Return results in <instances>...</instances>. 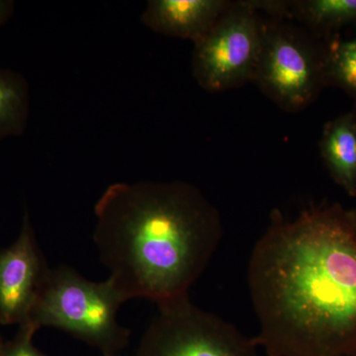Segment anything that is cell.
Instances as JSON below:
<instances>
[{"instance_id":"obj_1","label":"cell","mask_w":356,"mask_h":356,"mask_svg":"<svg viewBox=\"0 0 356 356\" xmlns=\"http://www.w3.org/2000/svg\"><path fill=\"white\" fill-rule=\"evenodd\" d=\"M248 285L267 356H356V229L350 210L322 204L288 219L273 211Z\"/></svg>"},{"instance_id":"obj_2","label":"cell","mask_w":356,"mask_h":356,"mask_svg":"<svg viewBox=\"0 0 356 356\" xmlns=\"http://www.w3.org/2000/svg\"><path fill=\"white\" fill-rule=\"evenodd\" d=\"M93 240L126 301L189 297L222 238L219 211L195 185L116 182L95 208Z\"/></svg>"},{"instance_id":"obj_3","label":"cell","mask_w":356,"mask_h":356,"mask_svg":"<svg viewBox=\"0 0 356 356\" xmlns=\"http://www.w3.org/2000/svg\"><path fill=\"white\" fill-rule=\"evenodd\" d=\"M126 299L110 280H86L69 266L49 270L27 322L36 331L56 327L98 348L104 356L118 355L130 331L117 318Z\"/></svg>"},{"instance_id":"obj_4","label":"cell","mask_w":356,"mask_h":356,"mask_svg":"<svg viewBox=\"0 0 356 356\" xmlns=\"http://www.w3.org/2000/svg\"><path fill=\"white\" fill-rule=\"evenodd\" d=\"M252 83L284 111L306 109L325 86L324 43L284 19L264 21V44Z\"/></svg>"},{"instance_id":"obj_5","label":"cell","mask_w":356,"mask_h":356,"mask_svg":"<svg viewBox=\"0 0 356 356\" xmlns=\"http://www.w3.org/2000/svg\"><path fill=\"white\" fill-rule=\"evenodd\" d=\"M264 38V20L252 0L232 1L210 31L194 44V79L213 93L252 83Z\"/></svg>"},{"instance_id":"obj_6","label":"cell","mask_w":356,"mask_h":356,"mask_svg":"<svg viewBox=\"0 0 356 356\" xmlns=\"http://www.w3.org/2000/svg\"><path fill=\"white\" fill-rule=\"evenodd\" d=\"M158 310L135 356H257L254 337L196 306L189 297Z\"/></svg>"},{"instance_id":"obj_7","label":"cell","mask_w":356,"mask_h":356,"mask_svg":"<svg viewBox=\"0 0 356 356\" xmlns=\"http://www.w3.org/2000/svg\"><path fill=\"white\" fill-rule=\"evenodd\" d=\"M49 270L26 209L19 236L0 250V324L27 322Z\"/></svg>"},{"instance_id":"obj_8","label":"cell","mask_w":356,"mask_h":356,"mask_svg":"<svg viewBox=\"0 0 356 356\" xmlns=\"http://www.w3.org/2000/svg\"><path fill=\"white\" fill-rule=\"evenodd\" d=\"M229 0H151L140 21L152 31L197 43L229 8Z\"/></svg>"},{"instance_id":"obj_9","label":"cell","mask_w":356,"mask_h":356,"mask_svg":"<svg viewBox=\"0 0 356 356\" xmlns=\"http://www.w3.org/2000/svg\"><path fill=\"white\" fill-rule=\"evenodd\" d=\"M321 156L334 182L356 197V112L339 115L325 124Z\"/></svg>"},{"instance_id":"obj_10","label":"cell","mask_w":356,"mask_h":356,"mask_svg":"<svg viewBox=\"0 0 356 356\" xmlns=\"http://www.w3.org/2000/svg\"><path fill=\"white\" fill-rule=\"evenodd\" d=\"M305 25L315 37L329 38L346 26L356 25V0L289 1V19Z\"/></svg>"},{"instance_id":"obj_11","label":"cell","mask_w":356,"mask_h":356,"mask_svg":"<svg viewBox=\"0 0 356 356\" xmlns=\"http://www.w3.org/2000/svg\"><path fill=\"white\" fill-rule=\"evenodd\" d=\"M30 111L29 86L13 70L0 69V140L25 132Z\"/></svg>"},{"instance_id":"obj_12","label":"cell","mask_w":356,"mask_h":356,"mask_svg":"<svg viewBox=\"0 0 356 356\" xmlns=\"http://www.w3.org/2000/svg\"><path fill=\"white\" fill-rule=\"evenodd\" d=\"M325 86L341 89L353 98L356 112V36L337 34L325 40Z\"/></svg>"},{"instance_id":"obj_13","label":"cell","mask_w":356,"mask_h":356,"mask_svg":"<svg viewBox=\"0 0 356 356\" xmlns=\"http://www.w3.org/2000/svg\"><path fill=\"white\" fill-rule=\"evenodd\" d=\"M36 332L29 325H20L15 339L4 344L1 356H47L33 343V337Z\"/></svg>"},{"instance_id":"obj_14","label":"cell","mask_w":356,"mask_h":356,"mask_svg":"<svg viewBox=\"0 0 356 356\" xmlns=\"http://www.w3.org/2000/svg\"><path fill=\"white\" fill-rule=\"evenodd\" d=\"M14 1L13 0H0V27L10 19L14 13Z\"/></svg>"},{"instance_id":"obj_15","label":"cell","mask_w":356,"mask_h":356,"mask_svg":"<svg viewBox=\"0 0 356 356\" xmlns=\"http://www.w3.org/2000/svg\"><path fill=\"white\" fill-rule=\"evenodd\" d=\"M350 215L351 222H353V226H355V228L356 229V207L353 208V209L350 210Z\"/></svg>"},{"instance_id":"obj_16","label":"cell","mask_w":356,"mask_h":356,"mask_svg":"<svg viewBox=\"0 0 356 356\" xmlns=\"http://www.w3.org/2000/svg\"><path fill=\"white\" fill-rule=\"evenodd\" d=\"M4 344L6 343H3V341H2L1 339V337H0V356H1L2 350H3Z\"/></svg>"},{"instance_id":"obj_17","label":"cell","mask_w":356,"mask_h":356,"mask_svg":"<svg viewBox=\"0 0 356 356\" xmlns=\"http://www.w3.org/2000/svg\"><path fill=\"white\" fill-rule=\"evenodd\" d=\"M112 356H119V355H112Z\"/></svg>"}]
</instances>
